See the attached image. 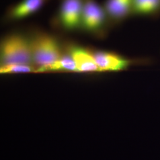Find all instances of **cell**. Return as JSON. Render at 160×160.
Returning <instances> with one entry per match:
<instances>
[{
    "label": "cell",
    "mask_w": 160,
    "mask_h": 160,
    "mask_svg": "<svg viewBox=\"0 0 160 160\" xmlns=\"http://www.w3.org/2000/svg\"><path fill=\"white\" fill-rule=\"evenodd\" d=\"M93 57L101 72H116L125 70L137 62L146 63L149 60H131L110 52L96 51L92 53Z\"/></svg>",
    "instance_id": "cell-3"
},
{
    "label": "cell",
    "mask_w": 160,
    "mask_h": 160,
    "mask_svg": "<svg viewBox=\"0 0 160 160\" xmlns=\"http://www.w3.org/2000/svg\"><path fill=\"white\" fill-rule=\"evenodd\" d=\"M1 66L33 63L30 41L21 34L7 36L1 45Z\"/></svg>",
    "instance_id": "cell-1"
},
{
    "label": "cell",
    "mask_w": 160,
    "mask_h": 160,
    "mask_svg": "<svg viewBox=\"0 0 160 160\" xmlns=\"http://www.w3.org/2000/svg\"><path fill=\"white\" fill-rule=\"evenodd\" d=\"M83 6L82 0H63L61 7L59 20L64 28L74 30L80 27Z\"/></svg>",
    "instance_id": "cell-5"
},
{
    "label": "cell",
    "mask_w": 160,
    "mask_h": 160,
    "mask_svg": "<svg viewBox=\"0 0 160 160\" xmlns=\"http://www.w3.org/2000/svg\"><path fill=\"white\" fill-rule=\"evenodd\" d=\"M52 71H66L77 72L76 65L71 55L62 57L55 62L39 67L36 69V72H52Z\"/></svg>",
    "instance_id": "cell-10"
},
{
    "label": "cell",
    "mask_w": 160,
    "mask_h": 160,
    "mask_svg": "<svg viewBox=\"0 0 160 160\" xmlns=\"http://www.w3.org/2000/svg\"><path fill=\"white\" fill-rule=\"evenodd\" d=\"M30 41L33 62L39 68L55 62L62 57L58 40L50 35H36Z\"/></svg>",
    "instance_id": "cell-2"
},
{
    "label": "cell",
    "mask_w": 160,
    "mask_h": 160,
    "mask_svg": "<svg viewBox=\"0 0 160 160\" xmlns=\"http://www.w3.org/2000/svg\"><path fill=\"white\" fill-rule=\"evenodd\" d=\"M36 71L31 65L12 64L1 66L0 72L1 74H18L29 73Z\"/></svg>",
    "instance_id": "cell-11"
},
{
    "label": "cell",
    "mask_w": 160,
    "mask_h": 160,
    "mask_svg": "<svg viewBox=\"0 0 160 160\" xmlns=\"http://www.w3.org/2000/svg\"><path fill=\"white\" fill-rule=\"evenodd\" d=\"M69 55L75 62L77 72H101L93 57L92 53L88 51L86 49L78 46H73L70 49Z\"/></svg>",
    "instance_id": "cell-6"
},
{
    "label": "cell",
    "mask_w": 160,
    "mask_h": 160,
    "mask_svg": "<svg viewBox=\"0 0 160 160\" xmlns=\"http://www.w3.org/2000/svg\"><path fill=\"white\" fill-rule=\"evenodd\" d=\"M107 17L104 8L93 0H87L83 6L81 26L88 31L101 30L107 23Z\"/></svg>",
    "instance_id": "cell-4"
},
{
    "label": "cell",
    "mask_w": 160,
    "mask_h": 160,
    "mask_svg": "<svg viewBox=\"0 0 160 160\" xmlns=\"http://www.w3.org/2000/svg\"><path fill=\"white\" fill-rule=\"evenodd\" d=\"M133 0H107L104 10L108 17L119 22L133 14Z\"/></svg>",
    "instance_id": "cell-7"
},
{
    "label": "cell",
    "mask_w": 160,
    "mask_h": 160,
    "mask_svg": "<svg viewBox=\"0 0 160 160\" xmlns=\"http://www.w3.org/2000/svg\"><path fill=\"white\" fill-rule=\"evenodd\" d=\"M160 13V0H133V14L154 16Z\"/></svg>",
    "instance_id": "cell-9"
},
{
    "label": "cell",
    "mask_w": 160,
    "mask_h": 160,
    "mask_svg": "<svg viewBox=\"0 0 160 160\" xmlns=\"http://www.w3.org/2000/svg\"><path fill=\"white\" fill-rule=\"evenodd\" d=\"M45 1V0H23L12 10L11 17L15 19L27 17L38 11Z\"/></svg>",
    "instance_id": "cell-8"
}]
</instances>
